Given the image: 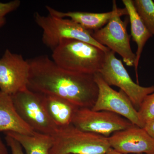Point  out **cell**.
Segmentation results:
<instances>
[{"label":"cell","mask_w":154,"mask_h":154,"mask_svg":"<svg viewBox=\"0 0 154 154\" xmlns=\"http://www.w3.org/2000/svg\"><path fill=\"white\" fill-rule=\"evenodd\" d=\"M28 60L30 66L28 88L30 90L65 99L79 108L91 109L95 105L99 88L94 74L67 71L46 55Z\"/></svg>","instance_id":"cell-1"},{"label":"cell","mask_w":154,"mask_h":154,"mask_svg":"<svg viewBox=\"0 0 154 154\" xmlns=\"http://www.w3.org/2000/svg\"><path fill=\"white\" fill-rule=\"evenodd\" d=\"M106 53L87 42L72 39L61 41L52 50V60L61 68L69 71L94 75L99 73Z\"/></svg>","instance_id":"cell-2"},{"label":"cell","mask_w":154,"mask_h":154,"mask_svg":"<svg viewBox=\"0 0 154 154\" xmlns=\"http://www.w3.org/2000/svg\"><path fill=\"white\" fill-rule=\"evenodd\" d=\"M52 136L50 154H105L111 149L108 138L81 130L72 124L58 128Z\"/></svg>","instance_id":"cell-3"},{"label":"cell","mask_w":154,"mask_h":154,"mask_svg":"<svg viewBox=\"0 0 154 154\" xmlns=\"http://www.w3.org/2000/svg\"><path fill=\"white\" fill-rule=\"evenodd\" d=\"M34 19L42 30L43 44L52 51L64 39H72L87 42L107 53L110 50L99 43L92 36L93 31L85 29L72 19L35 13Z\"/></svg>","instance_id":"cell-4"},{"label":"cell","mask_w":154,"mask_h":154,"mask_svg":"<svg viewBox=\"0 0 154 154\" xmlns=\"http://www.w3.org/2000/svg\"><path fill=\"white\" fill-rule=\"evenodd\" d=\"M17 112L35 132L53 135L58 128L45 107L43 95L28 88L12 95Z\"/></svg>","instance_id":"cell-5"},{"label":"cell","mask_w":154,"mask_h":154,"mask_svg":"<svg viewBox=\"0 0 154 154\" xmlns=\"http://www.w3.org/2000/svg\"><path fill=\"white\" fill-rule=\"evenodd\" d=\"M99 73L107 85L120 88L137 111L146 96L154 93V86L143 87L134 82L121 60L116 57L115 53L112 51L106 53L104 63Z\"/></svg>","instance_id":"cell-6"},{"label":"cell","mask_w":154,"mask_h":154,"mask_svg":"<svg viewBox=\"0 0 154 154\" xmlns=\"http://www.w3.org/2000/svg\"><path fill=\"white\" fill-rule=\"evenodd\" d=\"M72 124L81 130L107 138L113 133L134 125L116 113L106 110L94 111L89 108H78Z\"/></svg>","instance_id":"cell-7"},{"label":"cell","mask_w":154,"mask_h":154,"mask_svg":"<svg viewBox=\"0 0 154 154\" xmlns=\"http://www.w3.org/2000/svg\"><path fill=\"white\" fill-rule=\"evenodd\" d=\"M94 78L99 93L92 110L113 112L126 119L133 124L143 128L144 125L141 121L137 110L126 94L121 90H113L105 82L99 73L95 74Z\"/></svg>","instance_id":"cell-8"},{"label":"cell","mask_w":154,"mask_h":154,"mask_svg":"<svg viewBox=\"0 0 154 154\" xmlns=\"http://www.w3.org/2000/svg\"><path fill=\"white\" fill-rule=\"evenodd\" d=\"M121 17L118 15L113 17L105 26L94 31L92 36L100 44L119 54L128 66H132L136 54L131 47L126 28L128 22H123Z\"/></svg>","instance_id":"cell-9"},{"label":"cell","mask_w":154,"mask_h":154,"mask_svg":"<svg viewBox=\"0 0 154 154\" xmlns=\"http://www.w3.org/2000/svg\"><path fill=\"white\" fill-rule=\"evenodd\" d=\"M30 72L28 60L6 49L0 58V91L12 96L28 88Z\"/></svg>","instance_id":"cell-10"},{"label":"cell","mask_w":154,"mask_h":154,"mask_svg":"<svg viewBox=\"0 0 154 154\" xmlns=\"http://www.w3.org/2000/svg\"><path fill=\"white\" fill-rule=\"evenodd\" d=\"M108 140L111 148L122 153L154 154V138L137 125L113 133Z\"/></svg>","instance_id":"cell-11"},{"label":"cell","mask_w":154,"mask_h":154,"mask_svg":"<svg viewBox=\"0 0 154 154\" xmlns=\"http://www.w3.org/2000/svg\"><path fill=\"white\" fill-rule=\"evenodd\" d=\"M46 8L50 15L61 18H68L79 23L82 27L91 31L99 30L113 17L116 16H128V12L125 8H119L115 1L113 2V9L110 12L103 13H94L87 12H61L46 6Z\"/></svg>","instance_id":"cell-12"},{"label":"cell","mask_w":154,"mask_h":154,"mask_svg":"<svg viewBox=\"0 0 154 154\" xmlns=\"http://www.w3.org/2000/svg\"><path fill=\"white\" fill-rule=\"evenodd\" d=\"M0 132L33 135L35 131L17 112L12 96L0 91Z\"/></svg>","instance_id":"cell-13"},{"label":"cell","mask_w":154,"mask_h":154,"mask_svg":"<svg viewBox=\"0 0 154 154\" xmlns=\"http://www.w3.org/2000/svg\"><path fill=\"white\" fill-rule=\"evenodd\" d=\"M125 8L129 16L131 24V36L133 40L137 45L136 60L134 64L135 71L138 77V67L143 48L148 40L153 36L146 27L139 16L132 0H122Z\"/></svg>","instance_id":"cell-14"},{"label":"cell","mask_w":154,"mask_h":154,"mask_svg":"<svg viewBox=\"0 0 154 154\" xmlns=\"http://www.w3.org/2000/svg\"><path fill=\"white\" fill-rule=\"evenodd\" d=\"M43 100L48 115L58 128L72 124L74 116L79 107L56 96L43 95Z\"/></svg>","instance_id":"cell-15"},{"label":"cell","mask_w":154,"mask_h":154,"mask_svg":"<svg viewBox=\"0 0 154 154\" xmlns=\"http://www.w3.org/2000/svg\"><path fill=\"white\" fill-rule=\"evenodd\" d=\"M5 133L17 140L25 149L26 154H50L53 145V137L49 134L37 132L33 135L12 132Z\"/></svg>","instance_id":"cell-16"},{"label":"cell","mask_w":154,"mask_h":154,"mask_svg":"<svg viewBox=\"0 0 154 154\" xmlns=\"http://www.w3.org/2000/svg\"><path fill=\"white\" fill-rule=\"evenodd\" d=\"M139 16L152 35H154V2L152 0H135Z\"/></svg>","instance_id":"cell-17"},{"label":"cell","mask_w":154,"mask_h":154,"mask_svg":"<svg viewBox=\"0 0 154 154\" xmlns=\"http://www.w3.org/2000/svg\"><path fill=\"white\" fill-rule=\"evenodd\" d=\"M138 112L144 126L146 123L154 118V93L146 96Z\"/></svg>","instance_id":"cell-18"},{"label":"cell","mask_w":154,"mask_h":154,"mask_svg":"<svg viewBox=\"0 0 154 154\" xmlns=\"http://www.w3.org/2000/svg\"><path fill=\"white\" fill-rule=\"evenodd\" d=\"M21 3L19 0H14L6 3L0 2V18H4L7 14L16 11L20 7Z\"/></svg>","instance_id":"cell-19"},{"label":"cell","mask_w":154,"mask_h":154,"mask_svg":"<svg viewBox=\"0 0 154 154\" xmlns=\"http://www.w3.org/2000/svg\"><path fill=\"white\" fill-rule=\"evenodd\" d=\"M5 136V139L6 143L10 147L12 154H25L22 150V146L17 140L10 136L7 135Z\"/></svg>","instance_id":"cell-20"},{"label":"cell","mask_w":154,"mask_h":154,"mask_svg":"<svg viewBox=\"0 0 154 154\" xmlns=\"http://www.w3.org/2000/svg\"><path fill=\"white\" fill-rule=\"evenodd\" d=\"M143 128L150 136L154 138V118L146 123Z\"/></svg>","instance_id":"cell-21"},{"label":"cell","mask_w":154,"mask_h":154,"mask_svg":"<svg viewBox=\"0 0 154 154\" xmlns=\"http://www.w3.org/2000/svg\"><path fill=\"white\" fill-rule=\"evenodd\" d=\"M8 149L5 143L0 137V154H8Z\"/></svg>","instance_id":"cell-22"},{"label":"cell","mask_w":154,"mask_h":154,"mask_svg":"<svg viewBox=\"0 0 154 154\" xmlns=\"http://www.w3.org/2000/svg\"><path fill=\"white\" fill-rule=\"evenodd\" d=\"M105 154H124L122 153L116 151L115 150L111 148L108 151V152Z\"/></svg>","instance_id":"cell-23"},{"label":"cell","mask_w":154,"mask_h":154,"mask_svg":"<svg viewBox=\"0 0 154 154\" xmlns=\"http://www.w3.org/2000/svg\"><path fill=\"white\" fill-rule=\"evenodd\" d=\"M6 23V19L5 17L0 18V28L3 27Z\"/></svg>","instance_id":"cell-24"}]
</instances>
